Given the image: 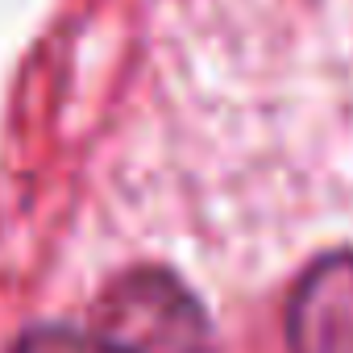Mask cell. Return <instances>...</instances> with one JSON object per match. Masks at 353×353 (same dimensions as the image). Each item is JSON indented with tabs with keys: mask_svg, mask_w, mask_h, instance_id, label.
Returning a JSON list of instances; mask_svg holds the SVG:
<instances>
[{
	"mask_svg": "<svg viewBox=\"0 0 353 353\" xmlns=\"http://www.w3.org/2000/svg\"><path fill=\"white\" fill-rule=\"evenodd\" d=\"M291 353H353V254L312 262L287 299Z\"/></svg>",
	"mask_w": 353,
	"mask_h": 353,
	"instance_id": "obj_2",
	"label": "cell"
},
{
	"mask_svg": "<svg viewBox=\"0 0 353 353\" xmlns=\"http://www.w3.org/2000/svg\"><path fill=\"white\" fill-rule=\"evenodd\" d=\"M100 353H208L212 324L170 270H129L96 303Z\"/></svg>",
	"mask_w": 353,
	"mask_h": 353,
	"instance_id": "obj_1",
	"label": "cell"
},
{
	"mask_svg": "<svg viewBox=\"0 0 353 353\" xmlns=\"http://www.w3.org/2000/svg\"><path fill=\"white\" fill-rule=\"evenodd\" d=\"M13 353H100L92 332H75V328H30Z\"/></svg>",
	"mask_w": 353,
	"mask_h": 353,
	"instance_id": "obj_3",
	"label": "cell"
}]
</instances>
